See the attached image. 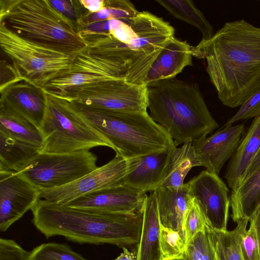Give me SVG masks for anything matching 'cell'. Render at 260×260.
I'll list each match as a JSON object with an SVG mask.
<instances>
[{
    "label": "cell",
    "mask_w": 260,
    "mask_h": 260,
    "mask_svg": "<svg viewBox=\"0 0 260 260\" xmlns=\"http://www.w3.org/2000/svg\"><path fill=\"white\" fill-rule=\"evenodd\" d=\"M221 103L241 106L260 89V27L244 19L225 22L214 36L193 46Z\"/></svg>",
    "instance_id": "1"
},
{
    "label": "cell",
    "mask_w": 260,
    "mask_h": 260,
    "mask_svg": "<svg viewBox=\"0 0 260 260\" xmlns=\"http://www.w3.org/2000/svg\"><path fill=\"white\" fill-rule=\"evenodd\" d=\"M31 210L34 225L47 238L60 236L81 244L126 248L140 242L143 208L133 213H100L39 199Z\"/></svg>",
    "instance_id": "2"
},
{
    "label": "cell",
    "mask_w": 260,
    "mask_h": 260,
    "mask_svg": "<svg viewBox=\"0 0 260 260\" xmlns=\"http://www.w3.org/2000/svg\"><path fill=\"white\" fill-rule=\"evenodd\" d=\"M146 87L150 116L167 130L177 145L206 137L218 127L197 83L175 77Z\"/></svg>",
    "instance_id": "3"
},
{
    "label": "cell",
    "mask_w": 260,
    "mask_h": 260,
    "mask_svg": "<svg viewBox=\"0 0 260 260\" xmlns=\"http://www.w3.org/2000/svg\"><path fill=\"white\" fill-rule=\"evenodd\" d=\"M174 34L169 22L142 11L137 35L131 40L120 41L109 32L92 31H88L85 39L88 46L112 58L120 78L133 84L145 85L151 65Z\"/></svg>",
    "instance_id": "4"
},
{
    "label": "cell",
    "mask_w": 260,
    "mask_h": 260,
    "mask_svg": "<svg viewBox=\"0 0 260 260\" xmlns=\"http://www.w3.org/2000/svg\"><path fill=\"white\" fill-rule=\"evenodd\" d=\"M0 24L24 39L73 53L88 45L79 25L49 0H0Z\"/></svg>",
    "instance_id": "5"
},
{
    "label": "cell",
    "mask_w": 260,
    "mask_h": 260,
    "mask_svg": "<svg viewBox=\"0 0 260 260\" xmlns=\"http://www.w3.org/2000/svg\"><path fill=\"white\" fill-rule=\"evenodd\" d=\"M68 102L81 117L108 140L116 155L126 159L177 146L167 130L147 111H104Z\"/></svg>",
    "instance_id": "6"
},
{
    "label": "cell",
    "mask_w": 260,
    "mask_h": 260,
    "mask_svg": "<svg viewBox=\"0 0 260 260\" xmlns=\"http://www.w3.org/2000/svg\"><path fill=\"white\" fill-rule=\"evenodd\" d=\"M0 44L19 77L42 89L70 69L77 54L27 40L2 24Z\"/></svg>",
    "instance_id": "7"
},
{
    "label": "cell",
    "mask_w": 260,
    "mask_h": 260,
    "mask_svg": "<svg viewBox=\"0 0 260 260\" xmlns=\"http://www.w3.org/2000/svg\"><path fill=\"white\" fill-rule=\"evenodd\" d=\"M47 95L46 110L40 128L44 139L40 153H67L97 146L112 149L108 140L81 117L67 101Z\"/></svg>",
    "instance_id": "8"
},
{
    "label": "cell",
    "mask_w": 260,
    "mask_h": 260,
    "mask_svg": "<svg viewBox=\"0 0 260 260\" xmlns=\"http://www.w3.org/2000/svg\"><path fill=\"white\" fill-rule=\"evenodd\" d=\"M89 150L67 153H39L17 172L37 187L47 189L70 183L97 168Z\"/></svg>",
    "instance_id": "9"
},
{
    "label": "cell",
    "mask_w": 260,
    "mask_h": 260,
    "mask_svg": "<svg viewBox=\"0 0 260 260\" xmlns=\"http://www.w3.org/2000/svg\"><path fill=\"white\" fill-rule=\"evenodd\" d=\"M77 106L110 112H146V85L132 84L114 78L69 93L62 97Z\"/></svg>",
    "instance_id": "10"
},
{
    "label": "cell",
    "mask_w": 260,
    "mask_h": 260,
    "mask_svg": "<svg viewBox=\"0 0 260 260\" xmlns=\"http://www.w3.org/2000/svg\"><path fill=\"white\" fill-rule=\"evenodd\" d=\"M140 159H126L116 154L108 163L70 183L40 189V199L66 205L93 191L119 185L121 180L136 169Z\"/></svg>",
    "instance_id": "11"
},
{
    "label": "cell",
    "mask_w": 260,
    "mask_h": 260,
    "mask_svg": "<svg viewBox=\"0 0 260 260\" xmlns=\"http://www.w3.org/2000/svg\"><path fill=\"white\" fill-rule=\"evenodd\" d=\"M187 183L209 226L217 231L227 230L230 196L225 183L218 175L203 170Z\"/></svg>",
    "instance_id": "12"
},
{
    "label": "cell",
    "mask_w": 260,
    "mask_h": 260,
    "mask_svg": "<svg viewBox=\"0 0 260 260\" xmlns=\"http://www.w3.org/2000/svg\"><path fill=\"white\" fill-rule=\"evenodd\" d=\"M40 199V189L15 171H0V231L5 232Z\"/></svg>",
    "instance_id": "13"
},
{
    "label": "cell",
    "mask_w": 260,
    "mask_h": 260,
    "mask_svg": "<svg viewBox=\"0 0 260 260\" xmlns=\"http://www.w3.org/2000/svg\"><path fill=\"white\" fill-rule=\"evenodd\" d=\"M146 193L124 185L93 191L66 204L71 207L107 213H133L143 209Z\"/></svg>",
    "instance_id": "14"
},
{
    "label": "cell",
    "mask_w": 260,
    "mask_h": 260,
    "mask_svg": "<svg viewBox=\"0 0 260 260\" xmlns=\"http://www.w3.org/2000/svg\"><path fill=\"white\" fill-rule=\"evenodd\" d=\"M0 92V106L40 128L47 105V95L43 89L19 79L1 89Z\"/></svg>",
    "instance_id": "15"
},
{
    "label": "cell",
    "mask_w": 260,
    "mask_h": 260,
    "mask_svg": "<svg viewBox=\"0 0 260 260\" xmlns=\"http://www.w3.org/2000/svg\"><path fill=\"white\" fill-rule=\"evenodd\" d=\"M244 124L224 126L208 137L192 141L202 160L203 167L218 175L225 162L233 156L244 134Z\"/></svg>",
    "instance_id": "16"
},
{
    "label": "cell",
    "mask_w": 260,
    "mask_h": 260,
    "mask_svg": "<svg viewBox=\"0 0 260 260\" xmlns=\"http://www.w3.org/2000/svg\"><path fill=\"white\" fill-rule=\"evenodd\" d=\"M174 147L141 157L136 169L124 176L119 185L145 193L155 191L160 187L167 176Z\"/></svg>",
    "instance_id": "17"
},
{
    "label": "cell",
    "mask_w": 260,
    "mask_h": 260,
    "mask_svg": "<svg viewBox=\"0 0 260 260\" xmlns=\"http://www.w3.org/2000/svg\"><path fill=\"white\" fill-rule=\"evenodd\" d=\"M155 191L161 225L178 232L185 240L184 222L193 201L188 185L177 188L160 187Z\"/></svg>",
    "instance_id": "18"
},
{
    "label": "cell",
    "mask_w": 260,
    "mask_h": 260,
    "mask_svg": "<svg viewBox=\"0 0 260 260\" xmlns=\"http://www.w3.org/2000/svg\"><path fill=\"white\" fill-rule=\"evenodd\" d=\"M193 49L186 41L172 38L151 65L145 85L175 78L186 67L192 66Z\"/></svg>",
    "instance_id": "19"
},
{
    "label": "cell",
    "mask_w": 260,
    "mask_h": 260,
    "mask_svg": "<svg viewBox=\"0 0 260 260\" xmlns=\"http://www.w3.org/2000/svg\"><path fill=\"white\" fill-rule=\"evenodd\" d=\"M161 224L155 191L147 196L143 206L141 235L136 260H163L160 245Z\"/></svg>",
    "instance_id": "20"
},
{
    "label": "cell",
    "mask_w": 260,
    "mask_h": 260,
    "mask_svg": "<svg viewBox=\"0 0 260 260\" xmlns=\"http://www.w3.org/2000/svg\"><path fill=\"white\" fill-rule=\"evenodd\" d=\"M259 150L260 114L254 117L225 171L224 178L232 190L239 185L243 174Z\"/></svg>",
    "instance_id": "21"
},
{
    "label": "cell",
    "mask_w": 260,
    "mask_h": 260,
    "mask_svg": "<svg viewBox=\"0 0 260 260\" xmlns=\"http://www.w3.org/2000/svg\"><path fill=\"white\" fill-rule=\"evenodd\" d=\"M232 218L237 223L249 220L260 207V166L243 180L230 195Z\"/></svg>",
    "instance_id": "22"
},
{
    "label": "cell",
    "mask_w": 260,
    "mask_h": 260,
    "mask_svg": "<svg viewBox=\"0 0 260 260\" xmlns=\"http://www.w3.org/2000/svg\"><path fill=\"white\" fill-rule=\"evenodd\" d=\"M196 166H203V163L192 141L185 142L180 147H174L167 176L160 187L177 188L182 186L189 171Z\"/></svg>",
    "instance_id": "23"
},
{
    "label": "cell",
    "mask_w": 260,
    "mask_h": 260,
    "mask_svg": "<svg viewBox=\"0 0 260 260\" xmlns=\"http://www.w3.org/2000/svg\"><path fill=\"white\" fill-rule=\"evenodd\" d=\"M0 132L40 151L43 146V137L39 128L3 106H0Z\"/></svg>",
    "instance_id": "24"
},
{
    "label": "cell",
    "mask_w": 260,
    "mask_h": 260,
    "mask_svg": "<svg viewBox=\"0 0 260 260\" xmlns=\"http://www.w3.org/2000/svg\"><path fill=\"white\" fill-rule=\"evenodd\" d=\"M39 153L37 148L0 132V171L17 172Z\"/></svg>",
    "instance_id": "25"
},
{
    "label": "cell",
    "mask_w": 260,
    "mask_h": 260,
    "mask_svg": "<svg viewBox=\"0 0 260 260\" xmlns=\"http://www.w3.org/2000/svg\"><path fill=\"white\" fill-rule=\"evenodd\" d=\"M156 2L175 18L197 28L202 33V41L208 40L214 36L215 33L213 26L192 1L157 0Z\"/></svg>",
    "instance_id": "26"
},
{
    "label": "cell",
    "mask_w": 260,
    "mask_h": 260,
    "mask_svg": "<svg viewBox=\"0 0 260 260\" xmlns=\"http://www.w3.org/2000/svg\"><path fill=\"white\" fill-rule=\"evenodd\" d=\"M249 220L244 218L232 231H220L209 227L216 252L220 260H243L241 243Z\"/></svg>",
    "instance_id": "27"
},
{
    "label": "cell",
    "mask_w": 260,
    "mask_h": 260,
    "mask_svg": "<svg viewBox=\"0 0 260 260\" xmlns=\"http://www.w3.org/2000/svg\"><path fill=\"white\" fill-rule=\"evenodd\" d=\"M138 12L128 0L105 1V6L96 13L88 12L83 19L81 30L87 25L112 19H126L134 17Z\"/></svg>",
    "instance_id": "28"
},
{
    "label": "cell",
    "mask_w": 260,
    "mask_h": 260,
    "mask_svg": "<svg viewBox=\"0 0 260 260\" xmlns=\"http://www.w3.org/2000/svg\"><path fill=\"white\" fill-rule=\"evenodd\" d=\"M215 256L214 245L207 225L186 245L182 257L185 260H214Z\"/></svg>",
    "instance_id": "29"
},
{
    "label": "cell",
    "mask_w": 260,
    "mask_h": 260,
    "mask_svg": "<svg viewBox=\"0 0 260 260\" xmlns=\"http://www.w3.org/2000/svg\"><path fill=\"white\" fill-rule=\"evenodd\" d=\"M28 260H88L67 244L50 242L42 244L29 251Z\"/></svg>",
    "instance_id": "30"
},
{
    "label": "cell",
    "mask_w": 260,
    "mask_h": 260,
    "mask_svg": "<svg viewBox=\"0 0 260 260\" xmlns=\"http://www.w3.org/2000/svg\"><path fill=\"white\" fill-rule=\"evenodd\" d=\"M160 245L163 260L182 257L186 244L178 232L161 225Z\"/></svg>",
    "instance_id": "31"
},
{
    "label": "cell",
    "mask_w": 260,
    "mask_h": 260,
    "mask_svg": "<svg viewBox=\"0 0 260 260\" xmlns=\"http://www.w3.org/2000/svg\"><path fill=\"white\" fill-rule=\"evenodd\" d=\"M207 225H208L207 220L197 201L193 198L184 225L186 245L198 232L204 230Z\"/></svg>",
    "instance_id": "32"
},
{
    "label": "cell",
    "mask_w": 260,
    "mask_h": 260,
    "mask_svg": "<svg viewBox=\"0 0 260 260\" xmlns=\"http://www.w3.org/2000/svg\"><path fill=\"white\" fill-rule=\"evenodd\" d=\"M52 6L62 15L76 23L79 27L87 13L79 1L50 0Z\"/></svg>",
    "instance_id": "33"
},
{
    "label": "cell",
    "mask_w": 260,
    "mask_h": 260,
    "mask_svg": "<svg viewBox=\"0 0 260 260\" xmlns=\"http://www.w3.org/2000/svg\"><path fill=\"white\" fill-rule=\"evenodd\" d=\"M260 114V89L247 99L237 112L230 118L224 126L232 125L237 121L250 119Z\"/></svg>",
    "instance_id": "34"
},
{
    "label": "cell",
    "mask_w": 260,
    "mask_h": 260,
    "mask_svg": "<svg viewBox=\"0 0 260 260\" xmlns=\"http://www.w3.org/2000/svg\"><path fill=\"white\" fill-rule=\"evenodd\" d=\"M249 228L245 233L241 243L243 260H260V251L255 230L249 221Z\"/></svg>",
    "instance_id": "35"
},
{
    "label": "cell",
    "mask_w": 260,
    "mask_h": 260,
    "mask_svg": "<svg viewBox=\"0 0 260 260\" xmlns=\"http://www.w3.org/2000/svg\"><path fill=\"white\" fill-rule=\"evenodd\" d=\"M29 253L13 240L0 239V260H28Z\"/></svg>",
    "instance_id": "36"
},
{
    "label": "cell",
    "mask_w": 260,
    "mask_h": 260,
    "mask_svg": "<svg viewBox=\"0 0 260 260\" xmlns=\"http://www.w3.org/2000/svg\"><path fill=\"white\" fill-rule=\"evenodd\" d=\"M20 79L12 64L5 60L1 61V86L2 89Z\"/></svg>",
    "instance_id": "37"
},
{
    "label": "cell",
    "mask_w": 260,
    "mask_h": 260,
    "mask_svg": "<svg viewBox=\"0 0 260 260\" xmlns=\"http://www.w3.org/2000/svg\"><path fill=\"white\" fill-rule=\"evenodd\" d=\"M83 7L90 13H96L105 6L104 0H79Z\"/></svg>",
    "instance_id": "38"
},
{
    "label": "cell",
    "mask_w": 260,
    "mask_h": 260,
    "mask_svg": "<svg viewBox=\"0 0 260 260\" xmlns=\"http://www.w3.org/2000/svg\"><path fill=\"white\" fill-rule=\"evenodd\" d=\"M260 166V150L251 161L250 164L243 174L240 183L252 174L258 167Z\"/></svg>",
    "instance_id": "39"
},
{
    "label": "cell",
    "mask_w": 260,
    "mask_h": 260,
    "mask_svg": "<svg viewBox=\"0 0 260 260\" xmlns=\"http://www.w3.org/2000/svg\"><path fill=\"white\" fill-rule=\"evenodd\" d=\"M249 221H251L253 223L260 251V207Z\"/></svg>",
    "instance_id": "40"
},
{
    "label": "cell",
    "mask_w": 260,
    "mask_h": 260,
    "mask_svg": "<svg viewBox=\"0 0 260 260\" xmlns=\"http://www.w3.org/2000/svg\"><path fill=\"white\" fill-rule=\"evenodd\" d=\"M123 252L114 260H136V257L134 253L129 251L126 248H122Z\"/></svg>",
    "instance_id": "41"
},
{
    "label": "cell",
    "mask_w": 260,
    "mask_h": 260,
    "mask_svg": "<svg viewBox=\"0 0 260 260\" xmlns=\"http://www.w3.org/2000/svg\"><path fill=\"white\" fill-rule=\"evenodd\" d=\"M214 260H220V258L217 253L215 251V259Z\"/></svg>",
    "instance_id": "42"
},
{
    "label": "cell",
    "mask_w": 260,
    "mask_h": 260,
    "mask_svg": "<svg viewBox=\"0 0 260 260\" xmlns=\"http://www.w3.org/2000/svg\"><path fill=\"white\" fill-rule=\"evenodd\" d=\"M171 260H185L183 257L176 258Z\"/></svg>",
    "instance_id": "43"
}]
</instances>
